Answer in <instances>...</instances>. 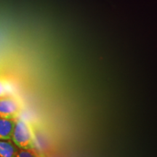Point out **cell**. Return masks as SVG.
<instances>
[{"label": "cell", "mask_w": 157, "mask_h": 157, "mask_svg": "<svg viewBox=\"0 0 157 157\" xmlns=\"http://www.w3.org/2000/svg\"><path fill=\"white\" fill-rule=\"evenodd\" d=\"M16 119L0 118V140H8L12 139Z\"/></svg>", "instance_id": "3957f363"}, {"label": "cell", "mask_w": 157, "mask_h": 157, "mask_svg": "<svg viewBox=\"0 0 157 157\" xmlns=\"http://www.w3.org/2000/svg\"><path fill=\"white\" fill-rule=\"evenodd\" d=\"M17 150L10 142H5L0 140V156L13 157L15 156Z\"/></svg>", "instance_id": "277c9868"}, {"label": "cell", "mask_w": 157, "mask_h": 157, "mask_svg": "<svg viewBox=\"0 0 157 157\" xmlns=\"http://www.w3.org/2000/svg\"><path fill=\"white\" fill-rule=\"evenodd\" d=\"M7 93L8 90H7V84L2 78H0V97L7 95Z\"/></svg>", "instance_id": "8992f818"}, {"label": "cell", "mask_w": 157, "mask_h": 157, "mask_svg": "<svg viewBox=\"0 0 157 157\" xmlns=\"http://www.w3.org/2000/svg\"><path fill=\"white\" fill-rule=\"evenodd\" d=\"M13 143L19 148H34V134L31 125L23 119H16L12 135Z\"/></svg>", "instance_id": "6da1fadb"}, {"label": "cell", "mask_w": 157, "mask_h": 157, "mask_svg": "<svg viewBox=\"0 0 157 157\" xmlns=\"http://www.w3.org/2000/svg\"><path fill=\"white\" fill-rule=\"evenodd\" d=\"M37 156H38V153L34 148H20L19 150L17 149L16 155H15V156L17 157H32Z\"/></svg>", "instance_id": "5b68a950"}, {"label": "cell", "mask_w": 157, "mask_h": 157, "mask_svg": "<svg viewBox=\"0 0 157 157\" xmlns=\"http://www.w3.org/2000/svg\"><path fill=\"white\" fill-rule=\"evenodd\" d=\"M21 112V104L16 98L6 95L0 97V118L16 119Z\"/></svg>", "instance_id": "7a4b0ae2"}]
</instances>
